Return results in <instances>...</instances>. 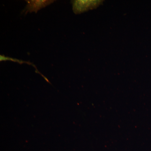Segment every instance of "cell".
Segmentation results:
<instances>
[{
	"mask_svg": "<svg viewBox=\"0 0 151 151\" xmlns=\"http://www.w3.org/2000/svg\"><path fill=\"white\" fill-rule=\"evenodd\" d=\"M102 2V1H72L73 11L76 14H80L85 11L96 8Z\"/></svg>",
	"mask_w": 151,
	"mask_h": 151,
	"instance_id": "obj_1",
	"label": "cell"
},
{
	"mask_svg": "<svg viewBox=\"0 0 151 151\" xmlns=\"http://www.w3.org/2000/svg\"><path fill=\"white\" fill-rule=\"evenodd\" d=\"M27 2V6L26 7L25 9L23 11V12H37L38 11L41 9L53 3L54 1H26Z\"/></svg>",
	"mask_w": 151,
	"mask_h": 151,
	"instance_id": "obj_2",
	"label": "cell"
},
{
	"mask_svg": "<svg viewBox=\"0 0 151 151\" xmlns=\"http://www.w3.org/2000/svg\"><path fill=\"white\" fill-rule=\"evenodd\" d=\"M0 58H1V61H3V60H11V61H14V62H17L20 64H22L23 63H27L30 65H33L34 67L36 68L35 66L32 63H31L29 62H26V61H23V60H20L15 58H11L8 57H6L4 55H1L0 56Z\"/></svg>",
	"mask_w": 151,
	"mask_h": 151,
	"instance_id": "obj_3",
	"label": "cell"
}]
</instances>
